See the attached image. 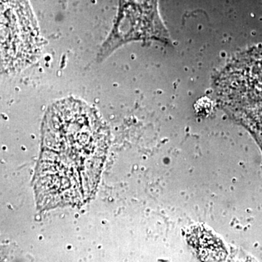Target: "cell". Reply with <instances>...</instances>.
<instances>
[{
    "label": "cell",
    "instance_id": "cell-1",
    "mask_svg": "<svg viewBox=\"0 0 262 262\" xmlns=\"http://www.w3.org/2000/svg\"><path fill=\"white\" fill-rule=\"evenodd\" d=\"M34 187L43 208L78 205L94 195L108 150V134L92 108L76 100L55 103L43 125Z\"/></svg>",
    "mask_w": 262,
    "mask_h": 262
},
{
    "label": "cell",
    "instance_id": "cell-2",
    "mask_svg": "<svg viewBox=\"0 0 262 262\" xmlns=\"http://www.w3.org/2000/svg\"><path fill=\"white\" fill-rule=\"evenodd\" d=\"M191 244L195 248L198 256L203 261H222L225 257V251L220 243L208 232H201L192 236Z\"/></svg>",
    "mask_w": 262,
    "mask_h": 262
}]
</instances>
